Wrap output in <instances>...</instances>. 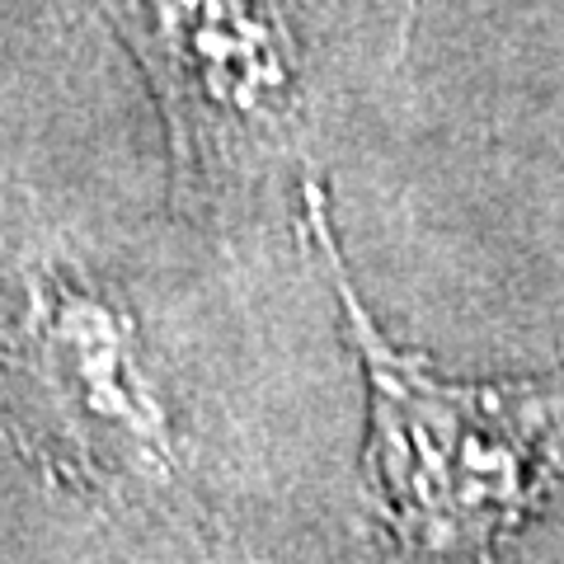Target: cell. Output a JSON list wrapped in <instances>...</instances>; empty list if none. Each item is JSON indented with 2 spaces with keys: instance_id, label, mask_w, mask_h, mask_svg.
<instances>
[{
  "instance_id": "cell-1",
  "label": "cell",
  "mask_w": 564,
  "mask_h": 564,
  "mask_svg": "<svg viewBox=\"0 0 564 564\" xmlns=\"http://www.w3.org/2000/svg\"><path fill=\"white\" fill-rule=\"evenodd\" d=\"M311 226L344 296L372 386L367 485L404 545L485 551L532 513L564 466V386H447L367 321L325 231L311 184Z\"/></svg>"
}]
</instances>
